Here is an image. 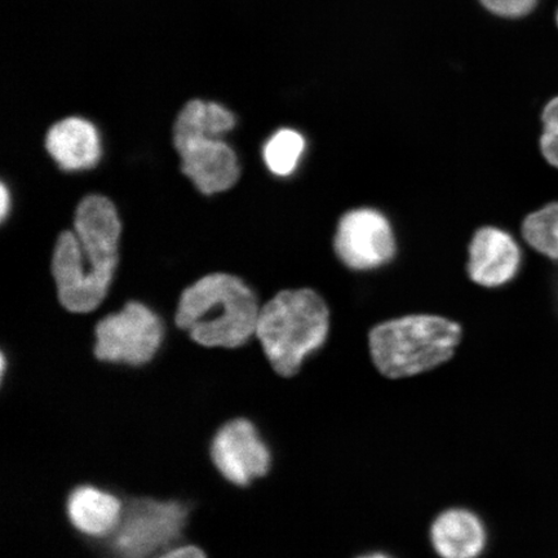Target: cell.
<instances>
[{"label":"cell","mask_w":558,"mask_h":558,"mask_svg":"<svg viewBox=\"0 0 558 558\" xmlns=\"http://www.w3.org/2000/svg\"><path fill=\"white\" fill-rule=\"evenodd\" d=\"M330 312L311 289L284 290L262 306L256 337L275 372L292 378L308 355L326 343Z\"/></svg>","instance_id":"obj_4"},{"label":"cell","mask_w":558,"mask_h":558,"mask_svg":"<svg viewBox=\"0 0 558 558\" xmlns=\"http://www.w3.org/2000/svg\"><path fill=\"white\" fill-rule=\"evenodd\" d=\"M159 558H207V555L204 549L193 544H186V546L179 544Z\"/></svg>","instance_id":"obj_19"},{"label":"cell","mask_w":558,"mask_h":558,"mask_svg":"<svg viewBox=\"0 0 558 558\" xmlns=\"http://www.w3.org/2000/svg\"><path fill=\"white\" fill-rule=\"evenodd\" d=\"M485 9L500 17H522L535 9L538 0H480Z\"/></svg>","instance_id":"obj_16"},{"label":"cell","mask_w":558,"mask_h":558,"mask_svg":"<svg viewBox=\"0 0 558 558\" xmlns=\"http://www.w3.org/2000/svg\"><path fill=\"white\" fill-rule=\"evenodd\" d=\"M305 149V140L298 131L282 129L265 144L264 160L271 173L290 177L296 170Z\"/></svg>","instance_id":"obj_14"},{"label":"cell","mask_w":558,"mask_h":558,"mask_svg":"<svg viewBox=\"0 0 558 558\" xmlns=\"http://www.w3.org/2000/svg\"><path fill=\"white\" fill-rule=\"evenodd\" d=\"M46 148L64 171L94 169L102 155L99 132L81 117H69L54 123L48 131Z\"/></svg>","instance_id":"obj_12"},{"label":"cell","mask_w":558,"mask_h":558,"mask_svg":"<svg viewBox=\"0 0 558 558\" xmlns=\"http://www.w3.org/2000/svg\"><path fill=\"white\" fill-rule=\"evenodd\" d=\"M95 355L109 364L142 367L159 351L165 326L155 312L138 302H130L121 312L109 314L95 327Z\"/></svg>","instance_id":"obj_7"},{"label":"cell","mask_w":558,"mask_h":558,"mask_svg":"<svg viewBox=\"0 0 558 558\" xmlns=\"http://www.w3.org/2000/svg\"><path fill=\"white\" fill-rule=\"evenodd\" d=\"M430 542L441 558H478L486 547V527L469 509L452 508L435 520Z\"/></svg>","instance_id":"obj_13"},{"label":"cell","mask_w":558,"mask_h":558,"mask_svg":"<svg viewBox=\"0 0 558 558\" xmlns=\"http://www.w3.org/2000/svg\"><path fill=\"white\" fill-rule=\"evenodd\" d=\"M557 25H558V12H557Z\"/></svg>","instance_id":"obj_22"},{"label":"cell","mask_w":558,"mask_h":558,"mask_svg":"<svg viewBox=\"0 0 558 558\" xmlns=\"http://www.w3.org/2000/svg\"><path fill=\"white\" fill-rule=\"evenodd\" d=\"M124 512L123 501L114 493L94 485L73 488L66 499V515L76 532L102 541L113 534Z\"/></svg>","instance_id":"obj_11"},{"label":"cell","mask_w":558,"mask_h":558,"mask_svg":"<svg viewBox=\"0 0 558 558\" xmlns=\"http://www.w3.org/2000/svg\"><path fill=\"white\" fill-rule=\"evenodd\" d=\"M121 221L113 202L87 195L76 207L74 230H65L56 242L52 276L58 296L72 313L99 308L113 281Z\"/></svg>","instance_id":"obj_1"},{"label":"cell","mask_w":558,"mask_h":558,"mask_svg":"<svg viewBox=\"0 0 558 558\" xmlns=\"http://www.w3.org/2000/svg\"><path fill=\"white\" fill-rule=\"evenodd\" d=\"M542 122L544 134H556L558 132V96L544 108Z\"/></svg>","instance_id":"obj_18"},{"label":"cell","mask_w":558,"mask_h":558,"mask_svg":"<svg viewBox=\"0 0 558 558\" xmlns=\"http://www.w3.org/2000/svg\"><path fill=\"white\" fill-rule=\"evenodd\" d=\"M209 458L222 478L240 487L267 476L271 466L268 444L256 425L244 417L221 425L209 445Z\"/></svg>","instance_id":"obj_8"},{"label":"cell","mask_w":558,"mask_h":558,"mask_svg":"<svg viewBox=\"0 0 558 558\" xmlns=\"http://www.w3.org/2000/svg\"><path fill=\"white\" fill-rule=\"evenodd\" d=\"M462 337V327L453 320L415 314L375 326L369 331L368 345L380 374L402 379L451 360Z\"/></svg>","instance_id":"obj_5"},{"label":"cell","mask_w":558,"mask_h":558,"mask_svg":"<svg viewBox=\"0 0 558 558\" xmlns=\"http://www.w3.org/2000/svg\"><path fill=\"white\" fill-rule=\"evenodd\" d=\"M521 250L505 230L484 227L470 244L469 275L484 288H499L512 281L520 269Z\"/></svg>","instance_id":"obj_10"},{"label":"cell","mask_w":558,"mask_h":558,"mask_svg":"<svg viewBox=\"0 0 558 558\" xmlns=\"http://www.w3.org/2000/svg\"><path fill=\"white\" fill-rule=\"evenodd\" d=\"M235 124L232 111L214 101L192 100L178 114L173 145L181 158V171L202 194L226 192L240 179L239 157L221 138Z\"/></svg>","instance_id":"obj_3"},{"label":"cell","mask_w":558,"mask_h":558,"mask_svg":"<svg viewBox=\"0 0 558 558\" xmlns=\"http://www.w3.org/2000/svg\"><path fill=\"white\" fill-rule=\"evenodd\" d=\"M335 254L347 268L372 270L392 262L396 255L393 229L381 213L357 208L341 216L333 239Z\"/></svg>","instance_id":"obj_9"},{"label":"cell","mask_w":558,"mask_h":558,"mask_svg":"<svg viewBox=\"0 0 558 558\" xmlns=\"http://www.w3.org/2000/svg\"><path fill=\"white\" fill-rule=\"evenodd\" d=\"M360 558H390V557H388L387 555H383V554H372V555L362 556Z\"/></svg>","instance_id":"obj_21"},{"label":"cell","mask_w":558,"mask_h":558,"mask_svg":"<svg viewBox=\"0 0 558 558\" xmlns=\"http://www.w3.org/2000/svg\"><path fill=\"white\" fill-rule=\"evenodd\" d=\"M522 235L535 251L558 260V202L530 214L523 220Z\"/></svg>","instance_id":"obj_15"},{"label":"cell","mask_w":558,"mask_h":558,"mask_svg":"<svg viewBox=\"0 0 558 558\" xmlns=\"http://www.w3.org/2000/svg\"><path fill=\"white\" fill-rule=\"evenodd\" d=\"M190 520L185 501L131 498L120 525L99 544L101 558H159L179 546Z\"/></svg>","instance_id":"obj_6"},{"label":"cell","mask_w":558,"mask_h":558,"mask_svg":"<svg viewBox=\"0 0 558 558\" xmlns=\"http://www.w3.org/2000/svg\"><path fill=\"white\" fill-rule=\"evenodd\" d=\"M259 300L241 278L214 274L201 278L180 298L179 329L206 348H240L256 335Z\"/></svg>","instance_id":"obj_2"},{"label":"cell","mask_w":558,"mask_h":558,"mask_svg":"<svg viewBox=\"0 0 558 558\" xmlns=\"http://www.w3.org/2000/svg\"><path fill=\"white\" fill-rule=\"evenodd\" d=\"M541 150L547 162L558 169V132L556 134H544L543 132Z\"/></svg>","instance_id":"obj_17"},{"label":"cell","mask_w":558,"mask_h":558,"mask_svg":"<svg viewBox=\"0 0 558 558\" xmlns=\"http://www.w3.org/2000/svg\"><path fill=\"white\" fill-rule=\"evenodd\" d=\"M0 190H2V195H0V201H2V208L0 209H2V220L4 221L7 219V215H9L10 211L11 197L4 184L0 186Z\"/></svg>","instance_id":"obj_20"}]
</instances>
